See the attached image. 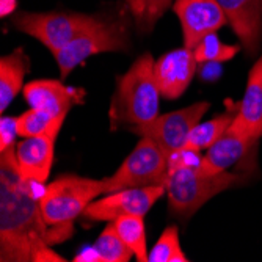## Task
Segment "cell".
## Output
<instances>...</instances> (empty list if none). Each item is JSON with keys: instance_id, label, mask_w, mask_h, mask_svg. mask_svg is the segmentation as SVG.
<instances>
[{"instance_id": "obj_1", "label": "cell", "mask_w": 262, "mask_h": 262, "mask_svg": "<svg viewBox=\"0 0 262 262\" xmlns=\"http://www.w3.org/2000/svg\"><path fill=\"white\" fill-rule=\"evenodd\" d=\"M41 195L26 182L17 168L16 146L0 152V260L64 262L52 250L63 242L44 222Z\"/></svg>"}, {"instance_id": "obj_2", "label": "cell", "mask_w": 262, "mask_h": 262, "mask_svg": "<svg viewBox=\"0 0 262 262\" xmlns=\"http://www.w3.org/2000/svg\"><path fill=\"white\" fill-rule=\"evenodd\" d=\"M156 60L149 52L138 57L123 76L116 79V91L110 102L108 118L116 124L140 126L159 116L160 90L154 76Z\"/></svg>"}, {"instance_id": "obj_3", "label": "cell", "mask_w": 262, "mask_h": 262, "mask_svg": "<svg viewBox=\"0 0 262 262\" xmlns=\"http://www.w3.org/2000/svg\"><path fill=\"white\" fill-rule=\"evenodd\" d=\"M101 195H104L102 179L63 174L47 185L39 198L44 222L66 241L74 234V220Z\"/></svg>"}, {"instance_id": "obj_4", "label": "cell", "mask_w": 262, "mask_h": 262, "mask_svg": "<svg viewBox=\"0 0 262 262\" xmlns=\"http://www.w3.org/2000/svg\"><path fill=\"white\" fill-rule=\"evenodd\" d=\"M241 182V176L234 173L200 174L196 166H173L166 178V196L170 210L182 219H190L207 201Z\"/></svg>"}, {"instance_id": "obj_5", "label": "cell", "mask_w": 262, "mask_h": 262, "mask_svg": "<svg viewBox=\"0 0 262 262\" xmlns=\"http://www.w3.org/2000/svg\"><path fill=\"white\" fill-rule=\"evenodd\" d=\"M129 47L127 30L121 24L105 20L96 16L91 24L82 29L69 44L54 54L61 79H66L86 58L102 54L126 51Z\"/></svg>"}, {"instance_id": "obj_6", "label": "cell", "mask_w": 262, "mask_h": 262, "mask_svg": "<svg viewBox=\"0 0 262 262\" xmlns=\"http://www.w3.org/2000/svg\"><path fill=\"white\" fill-rule=\"evenodd\" d=\"M168 178V156L151 138L141 137L135 149L112 176L104 178V193L130 187L165 185Z\"/></svg>"}, {"instance_id": "obj_7", "label": "cell", "mask_w": 262, "mask_h": 262, "mask_svg": "<svg viewBox=\"0 0 262 262\" xmlns=\"http://www.w3.org/2000/svg\"><path fill=\"white\" fill-rule=\"evenodd\" d=\"M94 19H96V16L82 13L17 11L13 16V26L19 32L36 38L54 55L73 41V38Z\"/></svg>"}, {"instance_id": "obj_8", "label": "cell", "mask_w": 262, "mask_h": 262, "mask_svg": "<svg viewBox=\"0 0 262 262\" xmlns=\"http://www.w3.org/2000/svg\"><path fill=\"white\" fill-rule=\"evenodd\" d=\"M209 108V102H195L188 107L159 115L151 123L132 126L130 130L140 137L151 138L170 157L171 154L185 148L190 132L195 129L198 123H201L203 116Z\"/></svg>"}, {"instance_id": "obj_9", "label": "cell", "mask_w": 262, "mask_h": 262, "mask_svg": "<svg viewBox=\"0 0 262 262\" xmlns=\"http://www.w3.org/2000/svg\"><path fill=\"white\" fill-rule=\"evenodd\" d=\"M166 193L165 185L130 187L104 193L102 198L94 200L82 213L88 222H115L121 215H143Z\"/></svg>"}, {"instance_id": "obj_10", "label": "cell", "mask_w": 262, "mask_h": 262, "mask_svg": "<svg viewBox=\"0 0 262 262\" xmlns=\"http://www.w3.org/2000/svg\"><path fill=\"white\" fill-rule=\"evenodd\" d=\"M173 11L182 27L184 46L195 49L201 39L228 24L217 0H174Z\"/></svg>"}, {"instance_id": "obj_11", "label": "cell", "mask_w": 262, "mask_h": 262, "mask_svg": "<svg viewBox=\"0 0 262 262\" xmlns=\"http://www.w3.org/2000/svg\"><path fill=\"white\" fill-rule=\"evenodd\" d=\"M198 61L193 49L182 46L163 54L154 63V76L160 94L168 101L178 99L185 93L196 73Z\"/></svg>"}, {"instance_id": "obj_12", "label": "cell", "mask_w": 262, "mask_h": 262, "mask_svg": "<svg viewBox=\"0 0 262 262\" xmlns=\"http://www.w3.org/2000/svg\"><path fill=\"white\" fill-rule=\"evenodd\" d=\"M30 108H38L51 113L55 118H66L76 104H82L85 91L64 85L61 80L42 79L29 82L22 90Z\"/></svg>"}, {"instance_id": "obj_13", "label": "cell", "mask_w": 262, "mask_h": 262, "mask_svg": "<svg viewBox=\"0 0 262 262\" xmlns=\"http://www.w3.org/2000/svg\"><path fill=\"white\" fill-rule=\"evenodd\" d=\"M57 137L58 135L29 137L16 145L19 174L26 182L35 187L46 184L52 170Z\"/></svg>"}, {"instance_id": "obj_14", "label": "cell", "mask_w": 262, "mask_h": 262, "mask_svg": "<svg viewBox=\"0 0 262 262\" xmlns=\"http://www.w3.org/2000/svg\"><path fill=\"white\" fill-rule=\"evenodd\" d=\"M228 24L250 55L259 51L262 39V0H217Z\"/></svg>"}, {"instance_id": "obj_15", "label": "cell", "mask_w": 262, "mask_h": 262, "mask_svg": "<svg viewBox=\"0 0 262 262\" xmlns=\"http://www.w3.org/2000/svg\"><path fill=\"white\" fill-rule=\"evenodd\" d=\"M231 126L254 145L262 138V55L250 71L244 98L237 104Z\"/></svg>"}, {"instance_id": "obj_16", "label": "cell", "mask_w": 262, "mask_h": 262, "mask_svg": "<svg viewBox=\"0 0 262 262\" xmlns=\"http://www.w3.org/2000/svg\"><path fill=\"white\" fill-rule=\"evenodd\" d=\"M251 146H254V143L250 138L229 126L228 130L207 149L206 156L201 157L196 171L206 176L223 173L244 159Z\"/></svg>"}, {"instance_id": "obj_17", "label": "cell", "mask_w": 262, "mask_h": 262, "mask_svg": "<svg viewBox=\"0 0 262 262\" xmlns=\"http://www.w3.org/2000/svg\"><path fill=\"white\" fill-rule=\"evenodd\" d=\"M29 69V57L22 49L0 58V112H5L24 90V77Z\"/></svg>"}, {"instance_id": "obj_18", "label": "cell", "mask_w": 262, "mask_h": 262, "mask_svg": "<svg viewBox=\"0 0 262 262\" xmlns=\"http://www.w3.org/2000/svg\"><path fill=\"white\" fill-rule=\"evenodd\" d=\"M134 257L130 248L121 241L112 222L101 232L98 241L88 253L79 254L74 260H99V262H129Z\"/></svg>"}, {"instance_id": "obj_19", "label": "cell", "mask_w": 262, "mask_h": 262, "mask_svg": "<svg viewBox=\"0 0 262 262\" xmlns=\"http://www.w3.org/2000/svg\"><path fill=\"white\" fill-rule=\"evenodd\" d=\"M235 110H229L226 113L217 115V116H213L212 120H209V121L198 123L195 126V129L190 132L184 149L193 151V152H200L203 149H209L213 145V143H215L228 130V127L231 126L234 116H235Z\"/></svg>"}, {"instance_id": "obj_20", "label": "cell", "mask_w": 262, "mask_h": 262, "mask_svg": "<svg viewBox=\"0 0 262 262\" xmlns=\"http://www.w3.org/2000/svg\"><path fill=\"white\" fill-rule=\"evenodd\" d=\"M143 215H121L113 223L118 235L130 248L135 259L148 262V244H146V226Z\"/></svg>"}, {"instance_id": "obj_21", "label": "cell", "mask_w": 262, "mask_h": 262, "mask_svg": "<svg viewBox=\"0 0 262 262\" xmlns=\"http://www.w3.org/2000/svg\"><path fill=\"white\" fill-rule=\"evenodd\" d=\"M63 118H55L51 113L38 108H30L17 116V134L22 138L58 135L63 126Z\"/></svg>"}, {"instance_id": "obj_22", "label": "cell", "mask_w": 262, "mask_h": 262, "mask_svg": "<svg viewBox=\"0 0 262 262\" xmlns=\"http://www.w3.org/2000/svg\"><path fill=\"white\" fill-rule=\"evenodd\" d=\"M140 33H151L156 22L173 7L174 0H126Z\"/></svg>"}, {"instance_id": "obj_23", "label": "cell", "mask_w": 262, "mask_h": 262, "mask_svg": "<svg viewBox=\"0 0 262 262\" xmlns=\"http://www.w3.org/2000/svg\"><path fill=\"white\" fill-rule=\"evenodd\" d=\"M148 262H188L179 241V229L171 225L165 228L148 254Z\"/></svg>"}, {"instance_id": "obj_24", "label": "cell", "mask_w": 262, "mask_h": 262, "mask_svg": "<svg viewBox=\"0 0 262 262\" xmlns=\"http://www.w3.org/2000/svg\"><path fill=\"white\" fill-rule=\"evenodd\" d=\"M241 52L239 46L225 44L219 39L215 33L207 35L204 39L193 49L195 58L198 63H223L232 60L237 54Z\"/></svg>"}, {"instance_id": "obj_25", "label": "cell", "mask_w": 262, "mask_h": 262, "mask_svg": "<svg viewBox=\"0 0 262 262\" xmlns=\"http://www.w3.org/2000/svg\"><path fill=\"white\" fill-rule=\"evenodd\" d=\"M17 134V118L2 116L0 120V152H4L14 146Z\"/></svg>"}, {"instance_id": "obj_26", "label": "cell", "mask_w": 262, "mask_h": 262, "mask_svg": "<svg viewBox=\"0 0 262 262\" xmlns=\"http://www.w3.org/2000/svg\"><path fill=\"white\" fill-rule=\"evenodd\" d=\"M17 8V2L16 0H0V16L7 17L11 16Z\"/></svg>"}]
</instances>
